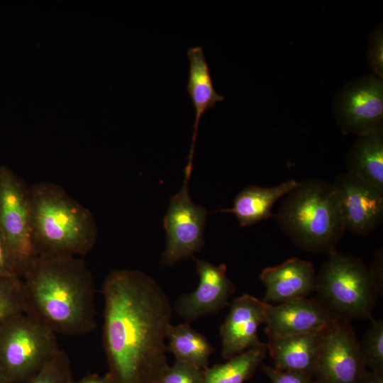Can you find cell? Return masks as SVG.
Listing matches in <instances>:
<instances>
[{"instance_id": "7a4b0ae2", "label": "cell", "mask_w": 383, "mask_h": 383, "mask_svg": "<svg viewBox=\"0 0 383 383\" xmlns=\"http://www.w3.org/2000/svg\"><path fill=\"white\" fill-rule=\"evenodd\" d=\"M21 277L25 313L56 334L82 335L96 328L94 282L82 257L37 255Z\"/></svg>"}, {"instance_id": "ba28073f", "label": "cell", "mask_w": 383, "mask_h": 383, "mask_svg": "<svg viewBox=\"0 0 383 383\" xmlns=\"http://www.w3.org/2000/svg\"><path fill=\"white\" fill-rule=\"evenodd\" d=\"M184 172V184L179 192L170 199L163 219L167 235L166 249L162 257L164 265L171 266L192 256L204 245V230L207 211L191 200L187 188L191 172Z\"/></svg>"}, {"instance_id": "44dd1931", "label": "cell", "mask_w": 383, "mask_h": 383, "mask_svg": "<svg viewBox=\"0 0 383 383\" xmlns=\"http://www.w3.org/2000/svg\"><path fill=\"white\" fill-rule=\"evenodd\" d=\"M267 343L250 348L228 360L204 370V383H243L249 379L265 358Z\"/></svg>"}, {"instance_id": "cb8c5ba5", "label": "cell", "mask_w": 383, "mask_h": 383, "mask_svg": "<svg viewBox=\"0 0 383 383\" xmlns=\"http://www.w3.org/2000/svg\"><path fill=\"white\" fill-rule=\"evenodd\" d=\"M71 362L67 354L58 349L41 370L25 383H72Z\"/></svg>"}, {"instance_id": "ffe728a7", "label": "cell", "mask_w": 383, "mask_h": 383, "mask_svg": "<svg viewBox=\"0 0 383 383\" xmlns=\"http://www.w3.org/2000/svg\"><path fill=\"white\" fill-rule=\"evenodd\" d=\"M167 339V351L172 353L175 360L191 364L203 370L208 368L209 357L214 348L201 333L188 323L171 326Z\"/></svg>"}, {"instance_id": "e0dca14e", "label": "cell", "mask_w": 383, "mask_h": 383, "mask_svg": "<svg viewBox=\"0 0 383 383\" xmlns=\"http://www.w3.org/2000/svg\"><path fill=\"white\" fill-rule=\"evenodd\" d=\"M187 54L189 60L187 89L195 109V121L192 143L188 156L189 162L186 167L192 170V159L200 118L206 110L212 108L217 102L223 101L224 96L218 94L214 89L203 48L200 46L190 48Z\"/></svg>"}, {"instance_id": "603a6c76", "label": "cell", "mask_w": 383, "mask_h": 383, "mask_svg": "<svg viewBox=\"0 0 383 383\" xmlns=\"http://www.w3.org/2000/svg\"><path fill=\"white\" fill-rule=\"evenodd\" d=\"M371 321L370 328L359 342L360 351L366 367L383 374V321Z\"/></svg>"}, {"instance_id": "277c9868", "label": "cell", "mask_w": 383, "mask_h": 383, "mask_svg": "<svg viewBox=\"0 0 383 383\" xmlns=\"http://www.w3.org/2000/svg\"><path fill=\"white\" fill-rule=\"evenodd\" d=\"M287 195L275 215L282 231L303 250L335 252L345 228L333 184L307 179Z\"/></svg>"}, {"instance_id": "9c48e42d", "label": "cell", "mask_w": 383, "mask_h": 383, "mask_svg": "<svg viewBox=\"0 0 383 383\" xmlns=\"http://www.w3.org/2000/svg\"><path fill=\"white\" fill-rule=\"evenodd\" d=\"M367 370L349 321L333 319L323 330L316 383H357Z\"/></svg>"}, {"instance_id": "6da1fadb", "label": "cell", "mask_w": 383, "mask_h": 383, "mask_svg": "<svg viewBox=\"0 0 383 383\" xmlns=\"http://www.w3.org/2000/svg\"><path fill=\"white\" fill-rule=\"evenodd\" d=\"M101 293L104 348L114 383H157L169 367L167 295L148 274L128 270L110 272Z\"/></svg>"}, {"instance_id": "3957f363", "label": "cell", "mask_w": 383, "mask_h": 383, "mask_svg": "<svg viewBox=\"0 0 383 383\" xmlns=\"http://www.w3.org/2000/svg\"><path fill=\"white\" fill-rule=\"evenodd\" d=\"M29 192L36 255L82 257L92 250L97 230L89 209L52 182L36 183Z\"/></svg>"}, {"instance_id": "30bf717a", "label": "cell", "mask_w": 383, "mask_h": 383, "mask_svg": "<svg viewBox=\"0 0 383 383\" xmlns=\"http://www.w3.org/2000/svg\"><path fill=\"white\" fill-rule=\"evenodd\" d=\"M345 230L365 235L383 218V191L350 174H339L333 184Z\"/></svg>"}, {"instance_id": "d6986e66", "label": "cell", "mask_w": 383, "mask_h": 383, "mask_svg": "<svg viewBox=\"0 0 383 383\" xmlns=\"http://www.w3.org/2000/svg\"><path fill=\"white\" fill-rule=\"evenodd\" d=\"M350 174L383 191L382 128L359 135L347 159Z\"/></svg>"}, {"instance_id": "8fae6325", "label": "cell", "mask_w": 383, "mask_h": 383, "mask_svg": "<svg viewBox=\"0 0 383 383\" xmlns=\"http://www.w3.org/2000/svg\"><path fill=\"white\" fill-rule=\"evenodd\" d=\"M199 283L193 292L182 295L174 309L187 323L218 311L229 304L235 287L226 274V265L196 260Z\"/></svg>"}, {"instance_id": "4dcf8cb0", "label": "cell", "mask_w": 383, "mask_h": 383, "mask_svg": "<svg viewBox=\"0 0 383 383\" xmlns=\"http://www.w3.org/2000/svg\"><path fill=\"white\" fill-rule=\"evenodd\" d=\"M357 383H383V374L366 370Z\"/></svg>"}, {"instance_id": "7402d4cb", "label": "cell", "mask_w": 383, "mask_h": 383, "mask_svg": "<svg viewBox=\"0 0 383 383\" xmlns=\"http://www.w3.org/2000/svg\"><path fill=\"white\" fill-rule=\"evenodd\" d=\"M25 313L21 277H0V328Z\"/></svg>"}, {"instance_id": "f546056e", "label": "cell", "mask_w": 383, "mask_h": 383, "mask_svg": "<svg viewBox=\"0 0 383 383\" xmlns=\"http://www.w3.org/2000/svg\"><path fill=\"white\" fill-rule=\"evenodd\" d=\"M72 383H114V382L108 372L102 376L97 374H91L77 382L72 381Z\"/></svg>"}, {"instance_id": "d4e9b609", "label": "cell", "mask_w": 383, "mask_h": 383, "mask_svg": "<svg viewBox=\"0 0 383 383\" xmlns=\"http://www.w3.org/2000/svg\"><path fill=\"white\" fill-rule=\"evenodd\" d=\"M157 383H204V370L191 364L175 360L161 375Z\"/></svg>"}, {"instance_id": "4fadbf2b", "label": "cell", "mask_w": 383, "mask_h": 383, "mask_svg": "<svg viewBox=\"0 0 383 383\" xmlns=\"http://www.w3.org/2000/svg\"><path fill=\"white\" fill-rule=\"evenodd\" d=\"M266 304L247 294L233 301L220 328L223 359L228 360L262 343L257 329L266 323Z\"/></svg>"}, {"instance_id": "8992f818", "label": "cell", "mask_w": 383, "mask_h": 383, "mask_svg": "<svg viewBox=\"0 0 383 383\" xmlns=\"http://www.w3.org/2000/svg\"><path fill=\"white\" fill-rule=\"evenodd\" d=\"M57 334L23 313L0 328V368L9 383H25L60 349Z\"/></svg>"}, {"instance_id": "9a60e30c", "label": "cell", "mask_w": 383, "mask_h": 383, "mask_svg": "<svg viewBox=\"0 0 383 383\" xmlns=\"http://www.w3.org/2000/svg\"><path fill=\"white\" fill-rule=\"evenodd\" d=\"M260 278L266 291L263 301L267 304L304 298L316 288L317 275L313 265L297 257L265 268Z\"/></svg>"}, {"instance_id": "f1b7e54d", "label": "cell", "mask_w": 383, "mask_h": 383, "mask_svg": "<svg viewBox=\"0 0 383 383\" xmlns=\"http://www.w3.org/2000/svg\"><path fill=\"white\" fill-rule=\"evenodd\" d=\"M383 257L382 251L379 250L370 268L371 274L379 289L383 290Z\"/></svg>"}, {"instance_id": "ac0fdd59", "label": "cell", "mask_w": 383, "mask_h": 383, "mask_svg": "<svg viewBox=\"0 0 383 383\" xmlns=\"http://www.w3.org/2000/svg\"><path fill=\"white\" fill-rule=\"evenodd\" d=\"M299 182L289 179L271 187H248L236 196L232 208L218 211L233 213L242 227L252 226L274 216L271 209L275 202L292 191Z\"/></svg>"}, {"instance_id": "5bb4252c", "label": "cell", "mask_w": 383, "mask_h": 383, "mask_svg": "<svg viewBox=\"0 0 383 383\" xmlns=\"http://www.w3.org/2000/svg\"><path fill=\"white\" fill-rule=\"evenodd\" d=\"M267 337L287 336L323 331L333 318L316 299L266 304Z\"/></svg>"}, {"instance_id": "5b68a950", "label": "cell", "mask_w": 383, "mask_h": 383, "mask_svg": "<svg viewBox=\"0 0 383 383\" xmlns=\"http://www.w3.org/2000/svg\"><path fill=\"white\" fill-rule=\"evenodd\" d=\"M317 275L318 301L335 319H372L382 294L370 268L359 258L337 251L328 255Z\"/></svg>"}, {"instance_id": "484cf974", "label": "cell", "mask_w": 383, "mask_h": 383, "mask_svg": "<svg viewBox=\"0 0 383 383\" xmlns=\"http://www.w3.org/2000/svg\"><path fill=\"white\" fill-rule=\"evenodd\" d=\"M262 369L272 383H316L313 377L301 372L278 370L264 364Z\"/></svg>"}, {"instance_id": "52a82bcc", "label": "cell", "mask_w": 383, "mask_h": 383, "mask_svg": "<svg viewBox=\"0 0 383 383\" xmlns=\"http://www.w3.org/2000/svg\"><path fill=\"white\" fill-rule=\"evenodd\" d=\"M0 230L21 277L37 256L32 238L30 192L5 166L0 167Z\"/></svg>"}, {"instance_id": "1f68e13d", "label": "cell", "mask_w": 383, "mask_h": 383, "mask_svg": "<svg viewBox=\"0 0 383 383\" xmlns=\"http://www.w3.org/2000/svg\"><path fill=\"white\" fill-rule=\"evenodd\" d=\"M0 383H9L1 368H0Z\"/></svg>"}, {"instance_id": "4316f807", "label": "cell", "mask_w": 383, "mask_h": 383, "mask_svg": "<svg viewBox=\"0 0 383 383\" xmlns=\"http://www.w3.org/2000/svg\"><path fill=\"white\" fill-rule=\"evenodd\" d=\"M0 277H21L6 241L0 230Z\"/></svg>"}, {"instance_id": "83f0119b", "label": "cell", "mask_w": 383, "mask_h": 383, "mask_svg": "<svg viewBox=\"0 0 383 383\" xmlns=\"http://www.w3.org/2000/svg\"><path fill=\"white\" fill-rule=\"evenodd\" d=\"M383 40L382 33L378 30L372 37L369 59L374 72L382 78L383 72Z\"/></svg>"}, {"instance_id": "7c38bea8", "label": "cell", "mask_w": 383, "mask_h": 383, "mask_svg": "<svg viewBox=\"0 0 383 383\" xmlns=\"http://www.w3.org/2000/svg\"><path fill=\"white\" fill-rule=\"evenodd\" d=\"M383 87L382 82L367 77L348 87L338 105V118L346 133L358 135L382 128Z\"/></svg>"}, {"instance_id": "2e32d148", "label": "cell", "mask_w": 383, "mask_h": 383, "mask_svg": "<svg viewBox=\"0 0 383 383\" xmlns=\"http://www.w3.org/2000/svg\"><path fill=\"white\" fill-rule=\"evenodd\" d=\"M322 332L267 337V351L278 370L301 372L313 378L319 357Z\"/></svg>"}]
</instances>
